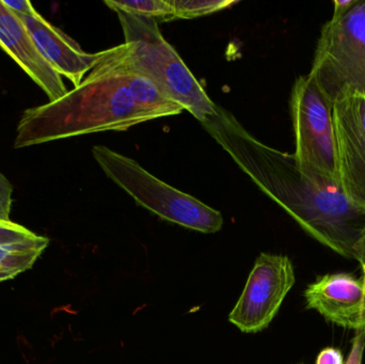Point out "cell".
Masks as SVG:
<instances>
[{"label": "cell", "mask_w": 365, "mask_h": 364, "mask_svg": "<svg viewBox=\"0 0 365 364\" xmlns=\"http://www.w3.org/2000/svg\"><path fill=\"white\" fill-rule=\"evenodd\" d=\"M309 74L332 103L343 94L365 95V0L323 26Z\"/></svg>", "instance_id": "5b68a950"}, {"label": "cell", "mask_w": 365, "mask_h": 364, "mask_svg": "<svg viewBox=\"0 0 365 364\" xmlns=\"http://www.w3.org/2000/svg\"><path fill=\"white\" fill-rule=\"evenodd\" d=\"M182 111L143 75L100 61L63 98L24 111L14 147L21 149L92 132L126 130Z\"/></svg>", "instance_id": "7a4b0ae2"}, {"label": "cell", "mask_w": 365, "mask_h": 364, "mask_svg": "<svg viewBox=\"0 0 365 364\" xmlns=\"http://www.w3.org/2000/svg\"><path fill=\"white\" fill-rule=\"evenodd\" d=\"M299 364H302V363H299Z\"/></svg>", "instance_id": "44dd1931"}, {"label": "cell", "mask_w": 365, "mask_h": 364, "mask_svg": "<svg viewBox=\"0 0 365 364\" xmlns=\"http://www.w3.org/2000/svg\"><path fill=\"white\" fill-rule=\"evenodd\" d=\"M38 235L12 222H0V246L25 243L38 239Z\"/></svg>", "instance_id": "9a60e30c"}, {"label": "cell", "mask_w": 365, "mask_h": 364, "mask_svg": "<svg viewBox=\"0 0 365 364\" xmlns=\"http://www.w3.org/2000/svg\"><path fill=\"white\" fill-rule=\"evenodd\" d=\"M357 0H334V14H341L351 9Z\"/></svg>", "instance_id": "ffe728a7"}, {"label": "cell", "mask_w": 365, "mask_h": 364, "mask_svg": "<svg viewBox=\"0 0 365 364\" xmlns=\"http://www.w3.org/2000/svg\"><path fill=\"white\" fill-rule=\"evenodd\" d=\"M200 124L307 234L336 254L355 260L356 246L365 230V209L347 199L340 184L300 166L293 154L257 140L218 105Z\"/></svg>", "instance_id": "6da1fadb"}, {"label": "cell", "mask_w": 365, "mask_h": 364, "mask_svg": "<svg viewBox=\"0 0 365 364\" xmlns=\"http://www.w3.org/2000/svg\"><path fill=\"white\" fill-rule=\"evenodd\" d=\"M117 13L125 42L104 51L101 62L143 75L199 122L214 113L217 104L165 40L158 21Z\"/></svg>", "instance_id": "3957f363"}, {"label": "cell", "mask_w": 365, "mask_h": 364, "mask_svg": "<svg viewBox=\"0 0 365 364\" xmlns=\"http://www.w3.org/2000/svg\"><path fill=\"white\" fill-rule=\"evenodd\" d=\"M339 183L356 207L365 209V95L343 94L334 102Z\"/></svg>", "instance_id": "ba28073f"}, {"label": "cell", "mask_w": 365, "mask_h": 364, "mask_svg": "<svg viewBox=\"0 0 365 364\" xmlns=\"http://www.w3.org/2000/svg\"><path fill=\"white\" fill-rule=\"evenodd\" d=\"M232 0H170L175 19H195L235 6Z\"/></svg>", "instance_id": "5bb4252c"}, {"label": "cell", "mask_w": 365, "mask_h": 364, "mask_svg": "<svg viewBox=\"0 0 365 364\" xmlns=\"http://www.w3.org/2000/svg\"><path fill=\"white\" fill-rule=\"evenodd\" d=\"M315 364H344V357L339 348H326L317 355Z\"/></svg>", "instance_id": "e0dca14e"}, {"label": "cell", "mask_w": 365, "mask_h": 364, "mask_svg": "<svg viewBox=\"0 0 365 364\" xmlns=\"http://www.w3.org/2000/svg\"><path fill=\"white\" fill-rule=\"evenodd\" d=\"M295 282V269L289 256L262 252L229 314V322L244 333L265 331Z\"/></svg>", "instance_id": "52a82bcc"}, {"label": "cell", "mask_w": 365, "mask_h": 364, "mask_svg": "<svg viewBox=\"0 0 365 364\" xmlns=\"http://www.w3.org/2000/svg\"><path fill=\"white\" fill-rule=\"evenodd\" d=\"M4 6L10 9L12 12L21 15H34L36 11L32 6L31 2L28 0H2Z\"/></svg>", "instance_id": "ac0fdd59"}, {"label": "cell", "mask_w": 365, "mask_h": 364, "mask_svg": "<svg viewBox=\"0 0 365 364\" xmlns=\"http://www.w3.org/2000/svg\"><path fill=\"white\" fill-rule=\"evenodd\" d=\"M105 4L115 12H123L135 16L160 21L175 19V12H173L170 0H139V1L106 0Z\"/></svg>", "instance_id": "4fadbf2b"}, {"label": "cell", "mask_w": 365, "mask_h": 364, "mask_svg": "<svg viewBox=\"0 0 365 364\" xmlns=\"http://www.w3.org/2000/svg\"><path fill=\"white\" fill-rule=\"evenodd\" d=\"M92 154L109 179L162 219L205 234L222 229L220 212L154 177L133 158L104 145H96Z\"/></svg>", "instance_id": "277c9868"}, {"label": "cell", "mask_w": 365, "mask_h": 364, "mask_svg": "<svg viewBox=\"0 0 365 364\" xmlns=\"http://www.w3.org/2000/svg\"><path fill=\"white\" fill-rule=\"evenodd\" d=\"M16 15L27 28L36 49L45 61L61 76L70 79L75 87L83 83L85 75L92 71L104 55V51L85 53L75 41L59 28L45 21L38 13Z\"/></svg>", "instance_id": "30bf717a"}, {"label": "cell", "mask_w": 365, "mask_h": 364, "mask_svg": "<svg viewBox=\"0 0 365 364\" xmlns=\"http://www.w3.org/2000/svg\"><path fill=\"white\" fill-rule=\"evenodd\" d=\"M0 46L45 92L49 102H56L68 93L62 76L41 56L24 25L14 12L0 0Z\"/></svg>", "instance_id": "8fae6325"}, {"label": "cell", "mask_w": 365, "mask_h": 364, "mask_svg": "<svg viewBox=\"0 0 365 364\" xmlns=\"http://www.w3.org/2000/svg\"><path fill=\"white\" fill-rule=\"evenodd\" d=\"M292 122L298 164L339 183L334 103L310 74L296 79L292 89Z\"/></svg>", "instance_id": "8992f818"}, {"label": "cell", "mask_w": 365, "mask_h": 364, "mask_svg": "<svg viewBox=\"0 0 365 364\" xmlns=\"http://www.w3.org/2000/svg\"><path fill=\"white\" fill-rule=\"evenodd\" d=\"M48 244L47 237L38 236L25 243L0 246V282L13 279L31 269Z\"/></svg>", "instance_id": "7c38bea8"}, {"label": "cell", "mask_w": 365, "mask_h": 364, "mask_svg": "<svg viewBox=\"0 0 365 364\" xmlns=\"http://www.w3.org/2000/svg\"><path fill=\"white\" fill-rule=\"evenodd\" d=\"M306 308L319 312L328 323L365 331V280L349 274L319 276L304 293Z\"/></svg>", "instance_id": "9c48e42d"}, {"label": "cell", "mask_w": 365, "mask_h": 364, "mask_svg": "<svg viewBox=\"0 0 365 364\" xmlns=\"http://www.w3.org/2000/svg\"><path fill=\"white\" fill-rule=\"evenodd\" d=\"M355 260L359 262L361 266L362 273H364V279L365 280V230L356 246Z\"/></svg>", "instance_id": "d6986e66"}, {"label": "cell", "mask_w": 365, "mask_h": 364, "mask_svg": "<svg viewBox=\"0 0 365 364\" xmlns=\"http://www.w3.org/2000/svg\"><path fill=\"white\" fill-rule=\"evenodd\" d=\"M12 192L10 181L0 173V222H10Z\"/></svg>", "instance_id": "2e32d148"}]
</instances>
